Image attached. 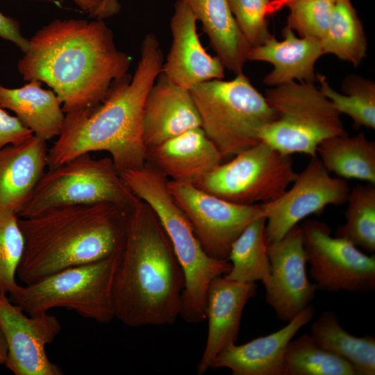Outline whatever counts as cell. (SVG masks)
<instances>
[{
	"mask_svg": "<svg viewBox=\"0 0 375 375\" xmlns=\"http://www.w3.org/2000/svg\"><path fill=\"white\" fill-rule=\"evenodd\" d=\"M131 62L103 20L56 19L31 37L17 69L24 80L49 85L67 113L100 104Z\"/></svg>",
	"mask_w": 375,
	"mask_h": 375,
	"instance_id": "obj_1",
	"label": "cell"
},
{
	"mask_svg": "<svg viewBox=\"0 0 375 375\" xmlns=\"http://www.w3.org/2000/svg\"><path fill=\"white\" fill-rule=\"evenodd\" d=\"M184 286L167 235L140 199L126 212L117 249L112 288L115 319L130 327L172 325L180 316Z\"/></svg>",
	"mask_w": 375,
	"mask_h": 375,
	"instance_id": "obj_2",
	"label": "cell"
},
{
	"mask_svg": "<svg viewBox=\"0 0 375 375\" xmlns=\"http://www.w3.org/2000/svg\"><path fill=\"white\" fill-rule=\"evenodd\" d=\"M163 62L157 38L147 34L132 76L128 74L114 82L98 106L65 113L58 140L48 151V168L97 151L108 152L119 173L144 167L147 160L142 138L143 106Z\"/></svg>",
	"mask_w": 375,
	"mask_h": 375,
	"instance_id": "obj_3",
	"label": "cell"
},
{
	"mask_svg": "<svg viewBox=\"0 0 375 375\" xmlns=\"http://www.w3.org/2000/svg\"><path fill=\"white\" fill-rule=\"evenodd\" d=\"M126 212L110 203L69 205L19 218L25 247L17 276L24 284L96 262L118 248Z\"/></svg>",
	"mask_w": 375,
	"mask_h": 375,
	"instance_id": "obj_4",
	"label": "cell"
},
{
	"mask_svg": "<svg viewBox=\"0 0 375 375\" xmlns=\"http://www.w3.org/2000/svg\"><path fill=\"white\" fill-rule=\"evenodd\" d=\"M119 175L134 194L152 208L170 240L185 277L180 316L190 324L203 322L209 285L230 271L231 262L206 253L169 193L168 178L153 165L147 162L142 168L124 170Z\"/></svg>",
	"mask_w": 375,
	"mask_h": 375,
	"instance_id": "obj_5",
	"label": "cell"
},
{
	"mask_svg": "<svg viewBox=\"0 0 375 375\" xmlns=\"http://www.w3.org/2000/svg\"><path fill=\"white\" fill-rule=\"evenodd\" d=\"M201 127L222 158L235 156L260 141L263 126L276 114L243 72L231 81L214 79L190 90Z\"/></svg>",
	"mask_w": 375,
	"mask_h": 375,
	"instance_id": "obj_6",
	"label": "cell"
},
{
	"mask_svg": "<svg viewBox=\"0 0 375 375\" xmlns=\"http://www.w3.org/2000/svg\"><path fill=\"white\" fill-rule=\"evenodd\" d=\"M117 249L104 259L62 269L32 283L17 284L8 297L28 315L65 308L97 322L109 323L115 319L112 288Z\"/></svg>",
	"mask_w": 375,
	"mask_h": 375,
	"instance_id": "obj_7",
	"label": "cell"
},
{
	"mask_svg": "<svg viewBox=\"0 0 375 375\" xmlns=\"http://www.w3.org/2000/svg\"><path fill=\"white\" fill-rule=\"evenodd\" d=\"M265 97L276 118L259 140L283 154L317 156L322 142L347 133L340 114L314 83L290 81L267 90Z\"/></svg>",
	"mask_w": 375,
	"mask_h": 375,
	"instance_id": "obj_8",
	"label": "cell"
},
{
	"mask_svg": "<svg viewBox=\"0 0 375 375\" xmlns=\"http://www.w3.org/2000/svg\"><path fill=\"white\" fill-rule=\"evenodd\" d=\"M140 201L111 158L94 159L87 153L48 168L17 216L28 218L60 206L97 203H110L128 212Z\"/></svg>",
	"mask_w": 375,
	"mask_h": 375,
	"instance_id": "obj_9",
	"label": "cell"
},
{
	"mask_svg": "<svg viewBox=\"0 0 375 375\" xmlns=\"http://www.w3.org/2000/svg\"><path fill=\"white\" fill-rule=\"evenodd\" d=\"M297 176L290 155L260 142L219 164L195 186L232 203L253 205L278 199Z\"/></svg>",
	"mask_w": 375,
	"mask_h": 375,
	"instance_id": "obj_10",
	"label": "cell"
},
{
	"mask_svg": "<svg viewBox=\"0 0 375 375\" xmlns=\"http://www.w3.org/2000/svg\"><path fill=\"white\" fill-rule=\"evenodd\" d=\"M309 272L318 290L367 292L375 288V256L350 241L333 237L324 222L304 221L300 226Z\"/></svg>",
	"mask_w": 375,
	"mask_h": 375,
	"instance_id": "obj_11",
	"label": "cell"
},
{
	"mask_svg": "<svg viewBox=\"0 0 375 375\" xmlns=\"http://www.w3.org/2000/svg\"><path fill=\"white\" fill-rule=\"evenodd\" d=\"M167 185L190 221L203 250L215 259L228 260L235 239L253 220L265 216L261 203L237 204L195 185L169 179Z\"/></svg>",
	"mask_w": 375,
	"mask_h": 375,
	"instance_id": "obj_12",
	"label": "cell"
},
{
	"mask_svg": "<svg viewBox=\"0 0 375 375\" xmlns=\"http://www.w3.org/2000/svg\"><path fill=\"white\" fill-rule=\"evenodd\" d=\"M292 183L278 199L261 203L267 245L281 240L306 217L322 212L328 205L347 202L351 190L345 179L331 175L317 156L311 157Z\"/></svg>",
	"mask_w": 375,
	"mask_h": 375,
	"instance_id": "obj_13",
	"label": "cell"
},
{
	"mask_svg": "<svg viewBox=\"0 0 375 375\" xmlns=\"http://www.w3.org/2000/svg\"><path fill=\"white\" fill-rule=\"evenodd\" d=\"M0 327L8 346L4 365L14 374H63L46 353V346L53 341L61 329L56 317L48 313L28 315L8 295L0 294Z\"/></svg>",
	"mask_w": 375,
	"mask_h": 375,
	"instance_id": "obj_14",
	"label": "cell"
},
{
	"mask_svg": "<svg viewBox=\"0 0 375 375\" xmlns=\"http://www.w3.org/2000/svg\"><path fill=\"white\" fill-rule=\"evenodd\" d=\"M270 279L266 303L278 319L290 322L308 306L317 288L307 276L301 228L294 226L281 240L267 245Z\"/></svg>",
	"mask_w": 375,
	"mask_h": 375,
	"instance_id": "obj_15",
	"label": "cell"
},
{
	"mask_svg": "<svg viewBox=\"0 0 375 375\" xmlns=\"http://www.w3.org/2000/svg\"><path fill=\"white\" fill-rule=\"evenodd\" d=\"M197 18L184 0H178L170 20L172 42L161 72L175 84L191 90L224 77V66L202 46L197 33Z\"/></svg>",
	"mask_w": 375,
	"mask_h": 375,
	"instance_id": "obj_16",
	"label": "cell"
},
{
	"mask_svg": "<svg viewBox=\"0 0 375 375\" xmlns=\"http://www.w3.org/2000/svg\"><path fill=\"white\" fill-rule=\"evenodd\" d=\"M256 283H241L224 276L213 279L206 294V319L208 333L206 345L197 365L199 375L212 369L217 355L235 344L238 336L243 309L256 294Z\"/></svg>",
	"mask_w": 375,
	"mask_h": 375,
	"instance_id": "obj_17",
	"label": "cell"
},
{
	"mask_svg": "<svg viewBox=\"0 0 375 375\" xmlns=\"http://www.w3.org/2000/svg\"><path fill=\"white\" fill-rule=\"evenodd\" d=\"M201 125L190 90L175 84L160 72L143 106L142 138L145 149Z\"/></svg>",
	"mask_w": 375,
	"mask_h": 375,
	"instance_id": "obj_18",
	"label": "cell"
},
{
	"mask_svg": "<svg viewBox=\"0 0 375 375\" xmlns=\"http://www.w3.org/2000/svg\"><path fill=\"white\" fill-rule=\"evenodd\" d=\"M314 315L310 304L280 330L242 344L229 345L215 358L212 369L228 368L233 375H285L288 344Z\"/></svg>",
	"mask_w": 375,
	"mask_h": 375,
	"instance_id": "obj_19",
	"label": "cell"
},
{
	"mask_svg": "<svg viewBox=\"0 0 375 375\" xmlns=\"http://www.w3.org/2000/svg\"><path fill=\"white\" fill-rule=\"evenodd\" d=\"M222 156L201 127L189 129L146 149V160L167 178L197 185L221 164Z\"/></svg>",
	"mask_w": 375,
	"mask_h": 375,
	"instance_id": "obj_20",
	"label": "cell"
},
{
	"mask_svg": "<svg viewBox=\"0 0 375 375\" xmlns=\"http://www.w3.org/2000/svg\"><path fill=\"white\" fill-rule=\"evenodd\" d=\"M284 39L278 41L272 35L262 44L252 47L248 60L267 62L274 69L263 79L269 86H277L294 80L314 83L317 78L315 64L324 54L321 41L310 38H297L287 26L283 30Z\"/></svg>",
	"mask_w": 375,
	"mask_h": 375,
	"instance_id": "obj_21",
	"label": "cell"
},
{
	"mask_svg": "<svg viewBox=\"0 0 375 375\" xmlns=\"http://www.w3.org/2000/svg\"><path fill=\"white\" fill-rule=\"evenodd\" d=\"M46 141L33 135L0 149V209L17 215L47 167Z\"/></svg>",
	"mask_w": 375,
	"mask_h": 375,
	"instance_id": "obj_22",
	"label": "cell"
},
{
	"mask_svg": "<svg viewBox=\"0 0 375 375\" xmlns=\"http://www.w3.org/2000/svg\"><path fill=\"white\" fill-rule=\"evenodd\" d=\"M41 83L31 80L18 88L0 85V106L12 111L34 135L47 142L60 135L65 114L56 94Z\"/></svg>",
	"mask_w": 375,
	"mask_h": 375,
	"instance_id": "obj_23",
	"label": "cell"
},
{
	"mask_svg": "<svg viewBox=\"0 0 375 375\" xmlns=\"http://www.w3.org/2000/svg\"><path fill=\"white\" fill-rule=\"evenodd\" d=\"M225 68L238 74L243 72L250 44L241 33L228 0H184Z\"/></svg>",
	"mask_w": 375,
	"mask_h": 375,
	"instance_id": "obj_24",
	"label": "cell"
},
{
	"mask_svg": "<svg viewBox=\"0 0 375 375\" xmlns=\"http://www.w3.org/2000/svg\"><path fill=\"white\" fill-rule=\"evenodd\" d=\"M317 156L325 168L344 179H358L375 185V142L363 133H347L322 142Z\"/></svg>",
	"mask_w": 375,
	"mask_h": 375,
	"instance_id": "obj_25",
	"label": "cell"
},
{
	"mask_svg": "<svg viewBox=\"0 0 375 375\" xmlns=\"http://www.w3.org/2000/svg\"><path fill=\"white\" fill-rule=\"evenodd\" d=\"M310 335L319 346L350 362L358 375L375 374V338L346 331L334 312H322L312 324Z\"/></svg>",
	"mask_w": 375,
	"mask_h": 375,
	"instance_id": "obj_26",
	"label": "cell"
},
{
	"mask_svg": "<svg viewBox=\"0 0 375 375\" xmlns=\"http://www.w3.org/2000/svg\"><path fill=\"white\" fill-rule=\"evenodd\" d=\"M265 216L253 220L233 242L228 261L231 267L224 276L241 283L260 281L266 286L270 279V265L265 235Z\"/></svg>",
	"mask_w": 375,
	"mask_h": 375,
	"instance_id": "obj_27",
	"label": "cell"
},
{
	"mask_svg": "<svg viewBox=\"0 0 375 375\" xmlns=\"http://www.w3.org/2000/svg\"><path fill=\"white\" fill-rule=\"evenodd\" d=\"M323 52L358 65L367 53V42L362 23L350 0L334 2L329 26L320 40Z\"/></svg>",
	"mask_w": 375,
	"mask_h": 375,
	"instance_id": "obj_28",
	"label": "cell"
},
{
	"mask_svg": "<svg viewBox=\"0 0 375 375\" xmlns=\"http://www.w3.org/2000/svg\"><path fill=\"white\" fill-rule=\"evenodd\" d=\"M285 369V375H358L350 362L319 346L308 334L290 341Z\"/></svg>",
	"mask_w": 375,
	"mask_h": 375,
	"instance_id": "obj_29",
	"label": "cell"
},
{
	"mask_svg": "<svg viewBox=\"0 0 375 375\" xmlns=\"http://www.w3.org/2000/svg\"><path fill=\"white\" fill-rule=\"evenodd\" d=\"M319 90L341 115H348L356 127L375 128V83L358 75H350L343 81L344 94L329 85L326 78L317 74Z\"/></svg>",
	"mask_w": 375,
	"mask_h": 375,
	"instance_id": "obj_30",
	"label": "cell"
},
{
	"mask_svg": "<svg viewBox=\"0 0 375 375\" xmlns=\"http://www.w3.org/2000/svg\"><path fill=\"white\" fill-rule=\"evenodd\" d=\"M346 223L335 236L343 238L365 251H375V185H358L349 192Z\"/></svg>",
	"mask_w": 375,
	"mask_h": 375,
	"instance_id": "obj_31",
	"label": "cell"
},
{
	"mask_svg": "<svg viewBox=\"0 0 375 375\" xmlns=\"http://www.w3.org/2000/svg\"><path fill=\"white\" fill-rule=\"evenodd\" d=\"M24 247L17 215L0 209V294L8 295L17 284L15 278Z\"/></svg>",
	"mask_w": 375,
	"mask_h": 375,
	"instance_id": "obj_32",
	"label": "cell"
},
{
	"mask_svg": "<svg viewBox=\"0 0 375 375\" xmlns=\"http://www.w3.org/2000/svg\"><path fill=\"white\" fill-rule=\"evenodd\" d=\"M334 0H295L290 8L287 26L301 38L321 40L329 26Z\"/></svg>",
	"mask_w": 375,
	"mask_h": 375,
	"instance_id": "obj_33",
	"label": "cell"
},
{
	"mask_svg": "<svg viewBox=\"0 0 375 375\" xmlns=\"http://www.w3.org/2000/svg\"><path fill=\"white\" fill-rule=\"evenodd\" d=\"M228 1L237 24L251 48L272 38L266 18L270 0Z\"/></svg>",
	"mask_w": 375,
	"mask_h": 375,
	"instance_id": "obj_34",
	"label": "cell"
},
{
	"mask_svg": "<svg viewBox=\"0 0 375 375\" xmlns=\"http://www.w3.org/2000/svg\"><path fill=\"white\" fill-rule=\"evenodd\" d=\"M33 135L16 116H12L0 106V149L22 142Z\"/></svg>",
	"mask_w": 375,
	"mask_h": 375,
	"instance_id": "obj_35",
	"label": "cell"
},
{
	"mask_svg": "<svg viewBox=\"0 0 375 375\" xmlns=\"http://www.w3.org/2000/svg\"><path fill=\"white\" fill-rule=\"evenodd\" d=\"M0 38L14 43L23 53L28 48L29 40L23 35L19 22L1 12H0Z\"/></svg>",
	"mask_w": 375,
	"mask_h": 375,
	"instance_id": "obj_36",
	"label": "cell"
},
{
	"mask_svg": "<svg viewBox=\"0 0 375 375\" xmlns=\"http://www.w3.org/2000/svg\"><path fill=\"white\" fill-rule=\"evenodd\" d=\"M99 1V7L90 17L92 19L103 20L118 14L121 10L119 0Z\"/></svg>",
	"mask_w": 375,
	"mask_h": 375,
	"instance_id": "obj_37",
	"label": "cell"
},
{
	"mask_svg": "<svg viewBox=\"0 0 375 375\" xmlns=\"http://www.w3.org/2000/svg\"><path fill=\"white\" fill-rule=\"evenodd\" d=\"M62 2L64 0H59ZM80 9L88 12L90 17L99 7V0H72Z\"/></svg>",
	"mask_w": 375,
	"mask_h": 375,
	"instance_id": "obj_38",
	"label": "cell"
},
{
	"mask_svg": "<svg viewBox=\"0 0 375 375\" xmlns=\"http://www.w3.org/2000/svg\"><path fill=\"white\" fill-rule=\"evenodd\" d=\"M7 355L8 346L3 331L0 327V365H5Z\"/></svg>",
	"mask_w": 375,
	"mask_h": 375,
	"instance_id": "obj_39",
	"label": "cell"
},
{
	"mask_svg": "<svg viewBox=\"0 0 375 375\" xmlns=\"http://www.w3.org/2000/svg\"><path fill=\"white\" fill-rule=\"evenodd\" d=\"M295 0H274L270 1L268 6V14L276 11L283 6H288L290 2ZM336 1V0H334Z\"/></svg>",
	"mask_w": 375,
	"mask_h": 375,
	"instance_id": "obj_40",
	"label": "cell"
}]
</instances>
